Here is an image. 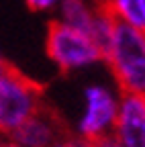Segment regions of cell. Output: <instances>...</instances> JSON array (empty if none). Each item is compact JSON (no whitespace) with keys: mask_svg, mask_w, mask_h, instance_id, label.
Wrapping results in <instances>:
<instances>
[{"mask_svg":"<svg viewBox=\"0 0 145 147\" xmlns=\"http://www.w3.org/2000/svg\"><path fill=\"white\" fill-rule=\"evenodd\" d=\"M121 92L117 86L92 82L82 90V108L76 121V133L78 137L94 143L106 135L113 133V127L117 121Z\"/></svg>","mask_w":145,"mask_h":147,"instance_id":"obj_4","label":"cell"},{"mask_svg":"<svg viewBox=\"0 0 145 147\" xmlns=\"http://www.w3.org/2000/svg\"><path fill=\"white\" fill-rule=\"evenodd\" d=\"M65 135V127L59 117L41 106L35 115H31L16 131L8 137L21 147H51L57 139Z\"/></svg>","mask_w":145,"mask_h":147,"instance_id":"obj_6","label":"cell"},{"mask_svg":"<svg viewBox=\"0 0 145 147\" xmlns=\"http://www.w3.org/2000/svg\"><path fill=\"white\" fill-rule=\"evenodd\" d=\"M45 51L63 74H78L102 63V47L90 35L51 21L45 35Z\"/></svg>","mask_w":145,"mask_h":147,"instance_id":"obj_2","label":"cell"},{"mask_svg":"<svg viewBox=\"0 0 145 147\" xmlns=\"http://www.w3.org/2000/svg\"><path fill=\"white\" fill-rule=\"evenodd\" d=\"M8 67V63H6V57L2 55V51H0V71H4Z\"/></svg>","mask_w":145,"mask_h":147,"instance_id":"obj_12","label":"cell"},{"mask_svg":"<svg viewBox=\"0 0 145 147\" xmlns=\"http://www.w3.org/2000/svg\"><path fill=\"white\" fill-rule=\"evenodd\" d=\"M61 0H25V4L33 12H41V14H53Z\"/></svg>","mask_w":145,"mask_h":147,"instance_id":"obj_9","label":"cell"},{"mask_svg":"<svg viewBox=\"0 0 145 147\" xmlns=\"http://www.w3.org/2000/svg\"><path fill=\"white\" fill-rule=\"evenodd\" d=\"M51 147H94V145L90 141H86V139H82V137H78V135H67L65 133L61 139H57Z\"/></svg>","mask_w":145,"mask_h":147,"instance_id":"obj_10","label":"cell"},{"mask_svg":"<svg viewBox=\"0 0 145 147\" xmlns=\"http://www.w3.org/2000/svg\"><path fill=\"white\" fill-rule=\"evenodd\" d=\"M43 106L41 88L10 65L0 71V137H10Z\"/></svg>","mask_w":145,"mask_h":147,"instance_id":"obj_3","label":"cell"},{"mask_svg":"<svg viewBox=\"0 0 145 147\" xmlns=\"http://www.w3.org/2000/svg\"><path fill=\"white\" fill-rule=\"evenodd\" d=\"M100 12H102L100 0H61L53 12L55 14L53 21L90 35Z\"/></svg>","mask_w":145,"mask_h":147,"instance_id":"obj_7","label":"cell"},{"mask_svg":"<svg viewBox=\"0 0 145 147\" xmlns=\"http://www.w3.org/2000/svg\"><path fill=\"white\" fill-rule=\"evenodd\" d=\"M100 4L119 25L145 31V0H100Z\"/></svg>","mask_w":145,"mask_h":147,"instance_id":"obj_8","label":"cell"},{"mask_svg":"<svg viewBox=\"0 0 145 147\" xmlns=\"http://www.w3.org/2000/svg\"><path fill=\"white\" fill-rule=\"evenodd\" d=\"M102 63L121 94L145 96V31L117 23L102 47Z\"/></svg>","mask_w":145,"mask_h":147,"instance_id":"obj_1","label":"cell"},{"mask_svg":"<svg viewBox=\"0 0 145 147\" xmlns=\"http://www.w3.org/2000/svg\"><path fill=\"white\" fill-rule=\"evenodd\" d=\"M111 135L121 147H145V96L121 94Z\"/></svg>","mask_w":145,"mask_h":147,"instance_id":"obj_5","label":"cell"},{"mask_svg":"<svg viewBox=\"0 0 145 147\" xmlns=\"http://www.w3.org/2000/svg\"><path fill=\"white\" fill-rule=\"evenodd\" d=\"M0 147H21V145L14 143V141L8 139V137H0Z\"/></svg>","mask_w":145,"mask_h":147,"instance_id":"obj_11","label":"cell"}]
</instances>
